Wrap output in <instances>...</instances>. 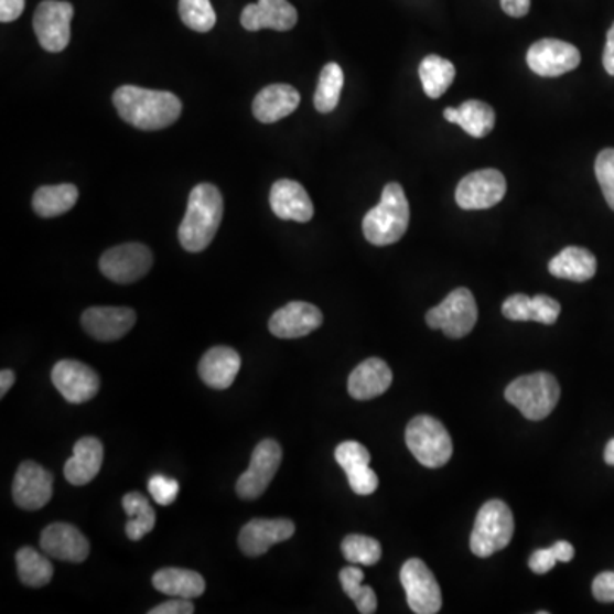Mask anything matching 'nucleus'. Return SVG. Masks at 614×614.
<instances>
[{
  "instance_id": "1",
  "label": "nucleus",
  "mask_w": 614,
  "mask_h": 614,
  "mask_svg": "<svg viewBox=\"0 0 614 614\" xmlns=\"http://www.w3.org/2000/svg\"><path fill=\"white\" fill-rule=\"evenodd\" d=\"M114 105L121 120L146 132L168 129L183 111L182 99L173 93L137 86L118 87Z\"/></svg>"
},
{
  "instance_id": "2",
  "label": "nucleus",
  "mask_w": 614,
  "mask_h": 614,
  "mask_svg": "<svg viewBox=\"0 0 614 614\" xmlns=\"http://www.w3.org/2000/svg\"><path fill=\"white\" fill-rule=\"evenodd\" d=\"M223 193L212 183H201L190 193L188 208L177 238L190 252H201L211 246L223 223Z\"/></svg>"
},
{
  "instance_id": "3",
  "label": "nucleus",
  "mask_w": 614,
  "mask_h": 614,
  "mask_svg": "<svg viewBox=\"0 0 614 614\" xmlns=\"http://www.w3.org/2000/svg\"><path fill=\"white\" fill-rule=\"evenodd\" d=\"M410 224V204L400 183H388L381 202L364 217L363 230L374 246H389L400 241Z\"/></svg>"
},
{
  "instance_id": "4",
  "label": "nucleus",
  "mask_w": 614,
  "mask_h": 614,
  "mask_svg": "<svg viewBox=\"0 0 614 614\" xmlns=\"http://www.w3.org/2000/svg\"><path fill=\"white\" fill-rule=\"evenodd\" d=\"M505 400L528 420H543L560 400V385L551 374L535 373L517 377L505 389Z\"/></svg>"
},
{
  "instance_id": "5",
  "label": "nucleus",
  "mask_w": 614,
  "mask_h": 614,
  "mask_svg": "<svg viewBox=\"0 0 614 614\" xmlns=\"http://www.w3.org/2000/svg\"><path fill=\"white\" fill-rule=\"evenodd\" d=\"M407 445L422 466H444L453 456V439L438 419L429 414L414 417L407 427Z\"/></svg>"
},
{
  "instance_id": "6",
  "label": "nucleus",
  "mask_w": 614,
  "mask_h": 614,
  "mask_svg": "<svg viewBox=\"0 0 614 614\" xmlns=\"http://www.w3.org/2000/svg\"><path fill=\"white\" fill-rule=\"evenodd\" d=\"M514 536V516L509 505L502 500L486 502L476 516L470 548L480 558L492 557L504 550Z\"/></svg>"
},
{
  "instance_id": "7",
  "label": "nucleus",
  "mask_w": 614,
  "mask_h": 614,
  "mask_svg": "<svg viewBox=\"0 0 614 614\" xmlns=\"http://www.w3.org/2000/svg\"><path fill=\"white\" fill-rule=\"evenodd\" d=\"M427 324L432 330H442L449 338H463L473 332L478 321V308L472 292L460 287L451 292L441 304L427 313Z\"/></svg>"
},
{
  "instance_id": "8",
  "label": "nucleus",
  "mask_w": 614,
  "mask_h": 614,
  "mask_svg": "<svg viewBox=\"0 0 614 614\" xmlns=\"http://www.w3.org/2000/svg\"><path fill=\"white\" fill-rule=\"evenodd\" d=\"M282 463V448L273 439H265L255 448L248 470L239 476L236 492L245 500H257L272 483Z\"/></svg>"
},
{
  "instance_id": "9",
  "label": "nucleus",
  "mask_w": 614,
  "mask_h": 614,
  "mask_svg": "<svg viewBox=\"0 0 614 614\" xmlns=\"http://www.w3.org/2000/svg\"><path fill=\"white\" fill-rule=\"evenodd\" d=\"M74 6L64 0H43L33 15V28L40 45L50 53L64 52L71 43Z\"/></svg>"
},
{
  "instance_id": "10",
  "label": "nucleus",
  "mask_w": 614,
  "mask_h": 614,
  "mask_svg": "<svg viewBox=\"0 0 614 614\" xmlns=\"http://www.w3.org/2000/svg\"><path fill=\"white\" fill-rule=\"evenodd\" d=\"M154 263L151 249L140 243L115 246L99 260V270L106 279L117 283H133L148 276Z\"/></svg>"
},
{
  "instance_id": "11",
  "label": "nucleus",
  "mask_w": 614,
  "mask_h": 614,
  "mask_svg": "<svg viewBox=\"0 0 614 614\" xmlns=\"http://www.w3.org/2000/svg\"><path fill=\"white\" fill-rule=\"evenodd\" d=\"M507 182L498 170L473 171L461 180L456 188V204L463 211H486L504 201Z\"/></svg>"
},
{
  "instance_id": "12",
  "label": "nucleus",
  "mask_w": 614,
  "mask_h": 614,
  "mask_svg": "<svg viewBox=\"0 0 614 614\" xmlns=\"http://www.w3.org/2000/svg\"><path fill=\"white\" fill-rule=\"evenodd\" d=\"M401 585L407 592L408 606L417 614H435L442 607V592L429 567L410 558L400 572Z\"/></svg>"
},
{
  "instance_id": "13",
  "label": "nucleus",
  "mask_w": 614,
  "mask_h": 614,
  "mask_svg": "<svg viewBox=\"0 0 614 614\" xmlns=\"http://www.w3.org/2000/svg\"><path fill=\"white\" fill-rule=\"evenodd\" d=\"M529 68L541 77H560L581 65V52L572 43L545 39L528 50Z\"/></svg>"
},
{
  "instance_id": "14",
  "label": "nucleus",
  "mask_w": 614,
  "mask_h": 614,
  "mask_svg": "<svg viewBox=\"0 0 614 614\" xmlns=\"http://www.w3.org/2000/svg\"><path fill=\"white\" fill-rule=\"evenodd\" d=\"M52 383L68 403H86L99 391V376L79 360H61L52 370Z\"/></svg>"
},
{
  "instance_id": "15",
  "label": "nucleus",
  "mask_w": 614,
  "mask_h": 614,
  "mask_svg": "<svg viewBox=\"0 0 614 614\" xmlns=\"http://www.w3.org/2000/svg\"><path fill=\"white\" fill-rule=\"evenodd\" d=\"M53 494V476L34 461H24L12 483V497L24 510L43 509Z\"/></svg>"
},
{
  "instance_id": "16",
  "label": "nucleus",
  "mask_w": 614,
  "mask_h": 614,
  "mask_svg": "<svg viewBox=\"0 0 614 614\" xmlns=\"http://www.w3.org/2000/svg\"><path fill=\"white\" fill-rule=\"evenodd\" d=\"M295 532L291 519H252L239 532V548L246 557H261L273 545L283 543Z\"/></svg>"
},
{
  "instance_id": "17",
  "label": "nucleus",
  "mask_w": 614,
  "mask_h": 614,
  "mask_svg": "<svg viewBox=\"0 0 614 614\" xmlns=\"http://www.w3.org/2000/svg\"><path fill=\"white\" fill-rule=\"evenodd\" d=\"M323 324V313L310 302L294 301L283 305L270 317L268 328L277 338H302Z\"/></svg>"
},
{
  "instance_id": "18",
  "label": "nucleus",
  "mask_w": 614,
  "mask_h": 614,
  "mask_svg": "<svg viewBox=\"0 0 614 614\" xmlns=\"http://www.w3.org/2000/svg\"><path fill=\"white\" fill-rule=\"evenodd\" d=\"M335 460L347 475L348 485L357 495H373L379 478L370 467V454L360 442L347 441L336 448Z\"/></svg>"
},
{
  "instance_id": "19",
  "label": "nucleus",
  "mask_w": 614,
  "mask_h": 614,
  "mask_svg": "<svg viewBox=\"0 0 614 614\" xmlns=\"http://www.w3.org/2000/svg\"><path fill=\"white\" fill-rule=\"evenodd\" d=\"M42 550L61 562L80 563L89 557L91 545L72 524L53 523L42 532Z\"/></svg>"
},
{
  "instance_id": "20",
  "label": "nucleus",
  "mask_w": 614,
  "mask_h": 614,
  "mask_svg": "<svg viewBox=\"0 0 614 614\" xmlns=\"http://www.w3.org/2000/svg\"><path fill=\"white\" fill-rule=\"evenodd\" d=\"M136 321V311L130 308H89L83 314V328L99 342H115L123 338Z\"/></svg>"
},
{
  "instance_id": "21",
  "label": "nucleus",
  "mask_w": 614,
  "mask_h": 614,
  "mask_svg": "<svg viewBox=\"0 0 614 614\" xmlns=\"http://www.w3.org/2000/svg\"><path fill=\"white\" fill-rule=\"evenodd\" d=\"M241 24L248 31H291L298 24V11L289 0H258L243 9Z\"/></svg>"
},
{
  "instance_id": "22",
  "label": "nucleus",
  "mask_w": 614,
  "mask_h": 614,
  "mask_svg": "<svg viewBox=\"0 0 614 614\" xmlns=\"http://www.w3.org/2000/svg\"><path fill=\"white\" fill-rule=\"evenodd\" d=\"M270 205L273 214L282 220L310 223L314 215V205L301 183L294 180H279L270 190Z\"/></svg>"
},
{
  "instance_id": "23",
  "label": "nucleus",
  "mask_w": 614,
  "mask_h": 614,
  "mask_svg": "<svg viewBox=\"0 0 614 614\" xmlns=\"http://www.w3.org/2000/svg\"><path fill=\"white\" fill-rule=\"evenodd\" d=\"M301 103V95L289 84H272L258 93L252 101V115L261 123H276L294 114Z\"/></svg>"
},
{
  "instance_id": "24",
  "label": "nucleus",
  "mask_w": 614,
  "mask_h": 614,
  "mask_svg": "<svg viewBox=\"0 0 614 614\" xmlns=\"http://www.w3.org/2000/svg\"><path fill=\"white\" fill-rule=\"evenodd\" d=\"M392 383V373L381 358H367L348 377V392L358 401H369L385 395Z\"/></svg>"
},
{
  "instance_id": "25",
  "label": "nucleus",
  "mask_w": 614,
  "mask_h": 614,
  "mask_svg": "<svg viewBox=\"0 0 614 614\" xmlns=\"http://www.w3.org/2000/svg\"><path fill=\"white\" fill-rule=\"evenodd\" d=\"M105 457L101 441L96 438H83L74 445V454L65 463L64 475L71 485L83 486L98 476Z\"/></svg>"
},
{
  "instance_id": "26",
  "label": "nucleus",
  "mask_w": 614,
  "mask_h": 614,
  "mask_svg": "<svg viewBox=\"0 0 614 614\" xmlns=\"http://www.w3.org/2000/svg\"><path fill=\"white\" fill-rule=\"evenodd\" d=\"M562 313V305L553 298L539 294L528 298L524 294H514L505 299L502 314L510 321H538L543 324L557 323Z\"/></svg>"
},
{
  "instance_id": "27",
  "label": "nucleus",
  "mask_w": 614,
  "mask_h": 614,
  "mask_svg": "<svg viewBox=\"0 0 614 614\" xmlns=\"http://www.w3.org/2000/svg\"><path fill=\"white\" fill-rule=\"evenodd\" d=\"M241 369V357L230 347H214L202 357L198 374L202 381L214 389H227L233 386Z\"/></svg>"
},
{
  "instance_id": "28",
  "label": "nucleus",
  "mask_w": 614,
  "mask_h": 614,
  "mask_svg": "<svg viewBox=\"0 0 614 614\" xmlns=\"http://www.w3.org/2000/svg\"><path fill=\"white\" fill-rule=\"evenodd\" d=\"M551 276L572 282H588L597 272V260L589 249L569 246L548 265Z\"/></svg>"
},
{
  "instance_id": "29",
  "label": "nucleus",
  "mask_w": 614,
  "mask_h": 614,
  "mask_svg": "<svg viewBox=\"0 0 614 614\" xmlns=\"http://www.w3.org/2000/svg\"><path fill=\"white\" fill-rule=\"evenodd\" d=\"M152 585L171 597L195 600L205 592L204 577L186 569H162L152 577Z\"/></svg>"
},
{
  "instance_id": "30",
  "label": "nucleus",
  "mask_w": 614,
  "mask_h": 614,
  "mask_svg": "<svg viewBox=\"0 0 614 614\" xmlns=\"http://www.w3.org/2000/svg\"><path fill=\"white\" fill-rule=\"evenodd\" d=\"M79 201V190L76 185L42 186L33 195V208L40 217L52 219L58 215L67 214Z\"/></svg>"
},
{
  "instance_id": "31",
  "label": "nucleus",
  "mask_w": 614,
  "mask_h": 614,
  "mask_svg": "<svg viewBox=\"0 0 614 614\" xmlns=\"http://www.w3.org/2000/svg\"><path fill=\"white\" fill-rule=\"evenodd\" d=\"M419 76L420 80H422L423 93L430 99H438L454 83L456 67L448 58L439 57V55H429L420 64Z\"/></svg>"
},
{
  "instance_id": "32",
  "label": "nucleus",
  "mask_w": 614,
  "mask_h": 614,
  "mask_svg": "<svg viewBox=\"0 0 614 614\" xmlns=\"http://www.w3.org/2000/svg\"><path fill=\"white\" fill-rule=\"evenodd\" d=\"M123 510L127 516H129V523L125 526V532L129 536L132 541H139L143 536L149 535V532L154 529L155 526V513L152 509L151 502L143 497L139 492H130V494L125 495Z\"/></svg>"
},
{
  "instance_id": "33",
  "label": "nucleus",
  "mask_w": 614,
  "mask_h": 614,
  "mask_svg": "<svg viewBox=\"0 0 614 614\" xmlns=\"http://www.w3.org/2000/svg\"><path fill=\"white\" fill-rule=\"evenodd\" d=\"M15 562H18V575L23 584L30 585V588H43L52 581V563L49 558L43 557L34 548H21L15 553Z\"/></svg>"
},
{
  "instance_id": "34",
  "label": "nucleus",
  "mask_w": 614,
  "mask_h": 614,
  "mask_svg": "<svg viewBox=\"0 0 614 614\" xmlns=\"http://www.w3.org/2000/svg\"><path fill=\"white\" fill-rule=\"evenodd\" d=\"M343 77L342 67L335 62L324 65L317 80L316 95H314V108L320 114H332L340 103V95H342Z\"/></svg>"
},
{
  "instance_id": "35",
  "label": "nucleus",
  "mask_w": 614,
  "mask_h": 614,
  "mask_svg": "<svg viewBox=\"0 0 614 614\" xmlns=\"http://www.w3.org/2000/svg\"><path fill=\"white\" fill-rule=\"evenodd\" d=\"M461 129L475 139H483L494 130L495 111L491 105L478 101V99H467L460 106V120H457Z\"/></svg>"
},
{
  "instance_id": "36",
  "label": "nucleus",
  "mask_w": 614,
  "mask_h": 614,
  "mask_svg": "<svg viewBox=\"0 0 614 614\" xmlns=\"http://www.w3.org/2000/svg\"><path fill=\"white\" fill-rule=\"evenodd\" d=\"M364 572L357 567H345L340 572V582H342L345 594L357 604V610L363 614H373L377 610V597L373 588L363 585Z\"/></svg>"
},
{
  "instance_id": "37",
  "label": "nucleus",
  "mask_w": 614,
  "mask_h": 614,
  "mask_svg": "<svg viewBox=\"0 0 614 614\" xmlns=\"http://www.w3.org/2000/svg\"><path fill=\"white\" fill-rule=\"evenodd\" d=\"M342 553L352 565L373 567L381 560L383 548L369 536L348 535L343 539Z\"/></svg>"
},
{
  "instance_id": "38",
  "label": "nucleus",
  "mask_w": 614,
  "mask_h": 614,
  "mask_svg": "<svg viewBox=\"0 0 614 614\" xmlns=\"http://www.w3.org/2000/svg\"><path fill=\"white\" fill-rule=\"evenodd\" d=\"M180 18L185 26L198 33H207L217 23L211 0H180Z\"/></svg>"
},
{
  "instance_id": "39",
  "label": "nucleus",
  "mask_w": 614,
  "mask_h": 614,
  "mask_svg": "<svg viewBox=\"0 0 614 614\" xmlns=\"http://www.w3.org/2000/svg\"><path fill=\"white\" fill-rule=\"evenodd\" d=\"M575 554V548L569 541H558L553 547L536 550L529 558V569L538 575L553 570L558 562L569 563Z\"/></svg>"
},
{
  "instance_id": "40",
  "label": "nucleus",
  "mask_w": 614,
  "mask_h": 614,
  "mask_svg": "<svg viewBox=\"0 0 614 614\" xmlns=\"http://www.w3.org/2000/svg\"><path fill=\"white\" fill-rule=\"evenodd\" d=\"M594 170L604 198L614 211V149H604L597 154Z\"/></svg>"
},
{
  "instance_id": "41",
  "label": "nucleus",
  "mask_w": 614,
  "mask_h": 614,
  "mask_svg": "<svg viewBox=\"0 0 614 614\" xmlns=\"http://www.w3.org/2000/svg\"><path fill=\"white\" fill-rule=\"evenodd\" d=\"M149 494L159 505H171L180 494V483L164 475H154L149 480Z\"/></svg>"
},
{
  "instance_id": "42",
  "label": "nucleus",
  "mask_w": 614,
  "mask_h": 614,
  "mask_svg": "<svg viewBox=\"0 0 614 614\" xmlns=\"http://www.w3.org/2000/svg\"><path fill=\"white\" fill-rule=\"evenodd\" d=\"M592 594L600 603H614V572H603L595 577Z\"/></svg>"
},
{
  "instance_id": "43",
  "label": "nucleus",
  "mask_w": 614,
  "mask_h": 614,
  "mask_svg": "<svg viewBox=\"0 0 614 614\" xmlns=\"http://www.w3.org/2000/svg\"><path fill=\"white\" fill-rule=\"evenodd\" d=\"M195 611L192 600H185V597H173V600L168 601V603L159 604V606L152 607L149 614H192Z\"/></svg>"
},
{
  "instance_id": "44",
  "label": "nucleus",
  "mask_w": 614,
  "mask_h": 614,
  "mask_svg": "<svg viewBox=\"0 0 614 614\" xmlns=\"http://www.w3.org/2000/svg\"><path fill=\"white\" fill-rule=\"evenodd\" d=\"M26 0H0V21L12 23L23 14Z\"/></svg>"
},
{
  "instance_id": "45",
  "label": "nucleus",
  "mask_w": 614,
  "mask_h": 614,
  "mask_svg": "<svg viewBox=\"0 0 614 614\" xmlns=\"http://www.w3.org/2000/svg\"><path fill=\"white\" fill-rule=\"evenodd\" d=\"M500 6L510 18H524L531 9V0H500Z\"/></svg>"
},
{
  "instance_id": "46",
  "label": "nucleus",
  "mask_w": 614,
  "mask_h": 614,
  "mask_svg": "<svg viewBox=\"0 0 614 614\" xmlns=\"http://www.w3.org/2000/svg\"><path fill=\"white\" fill-rule=\"evenodd\" d=\"M603 65L607 74L614 77V23L607 31L606 46H604Z\"/></svg>"
},
{
  "instance_id": "47",
  "label": "nucleus",
  "mask_w": 614,
  "mask_h": 614,
  "mask_svg": "<svg viewBox=\"0 0 614 614\" xmlns=\"http://www.w3.org/2000/svg\"><path fill=\"white\" fill-rule=\"evenodd\" d=\"M15 383V374L12 370L4 369L0 373V396L4 398L8 395L9 389L14 386Z\"/></svg>"
},
{
  "instance_id": "48",
  "label": "nucleus",
  "mask_w": 614,
  "mask_h": 614,
  "mask_svg": "<svg viewBox=\"0 0 614 614\" xmlns=\"http://www.w3.org/2000/svg\"><path fill=\"white\" fill-rule=\"evenodd\" d=\"M444 118L449 123H456L460 120V108H445Z\"/></svg>"
},
{
  "instance_id": "49",
  "label": "nucleus",
  "mask_w": 614,
  "mask_h": 614,
  "mask_svg": "<svg viewBox=\"0 0 614 614\" xmlns=\"http://www.w3.org/2000/svg\"><path fill=\"white\" fill-rule=\"evenodd\" d=\"M604 461L614 466V439L607 442L606 449H604Z\"/></svg>"
}]
</instances>
